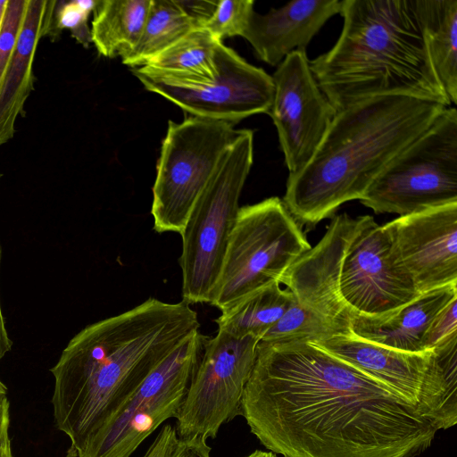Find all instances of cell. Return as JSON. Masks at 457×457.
Listing matches in <instances>:
<instances>
[{"label":"cell","instance_id":"cell-1","mask_svg":"<svg viewBox=\"0 0 457 457\" xmlns=\"http://www.w3.org/2000/svg\"><path fill=\"white\" fill-rule=\"evenodd\" d=\"M241 415L283 457H418L438 431L418 407L302 341L259 342Z\"/></svg>","mask_w":457,"mask_h":457},{"label":"cell","instance_id":"cell-2","mask_svg":"<svg viewBox=\"0 0 457 457\" xmlns=\"http://www.w3.org/2000/svg\"><path fill=\"white\" fill-rule=\"evenodd\" d=\"M196 330L190 303L150 297L73 337L50 370L54 423L71 441L67 457H78L144 379Z\"/></svg>","mask_w":457,"mask_h":457},{"label":"cell","instance_id":"cell-3","mask_svg":"<svg viewBox=\"0 0 457 457\" xmlns=\"http://www.w3.org/2000/svg\"><path fill=\"white\" fill-rule=\"evenodd\" d=\"M446 107L403 95L367 98L337 112L309 162L289 174L282 199L302 227L361 200L384 169Z\"/></svg>","mask_w":457,"mask_h":457},{"label":"cell","instance_id":"cell-4","mask_svg":"<svg viewBox=\"0 0 457 457\" xmlns=\"http://www.w3.org/2000/svg\"><path fill=\"white\" fill-rule=\"evenodd\" d=\"M334 46L310 61L336 112L359 101L403 95L452 105L430 62L416 0H342Z\"/></svg>","mask_w":457,"mask_h":457},{"label":"cell","instance_id":"cell-5","mask_svg":"<svg viewBox=\"0 0 457 457\" xmlns=\"http://www.w3.org/2000/svg\"><path fill=\"white\" fill-rule=\"evenodd\" d=\"M253 161V132L240 129L196 200L180 233L182 296L188 303H209L219 279L239 197Z\"/></svg>","mask_w":457,"mask_h":457},{"label":"cell","instance_id":"cell-6","mask_svg":"<svg viewBox=\"0 0 457 457\" xmlns=\"http://www.w3.org/2000/svg\"><path fill=\"white\" fill-rule=\"evenodd\" d=\"M418 407L437 430L457 423V333L432 350L406 353L352 333L312 343Z\"/></svg>","mask_w":457,"mask_h":457},{"label":"cell","instance_id":"cell-7","mask_svg":"<svg viewBox=\"0 0 457 457\" xmlns=\"http://www.w3.org/2000/svg\"><path fill=\"white\" fill-rule=\"evenodd\" d=\"M311 247L282 199L272 196L240 207L208 303L223 312L248 295L279 282Z\"/></svg>","mask_w":457,"mask_h":457},{"label":"cell","instance_id":"cell-8","mask_svg":"<svg viewBox=\"0 0 457 457\" xmlns=\"http://www.w3.org/2000/svg\"><path fill=\"white\" fill-rule=\"evenodd\" d=\"M400 216L457 203V111L446 107L384 169L360 200Z\"/></svg>","mask_w":457,"mask_h":457},{"label":"cell","instance_id":"cell-9","mask_svg":"<svg viewBox=\"0 0 457 457\" xmlns=\"http://www.w3.org/2000/svg\"><path fill=\"white\" fill-rule=\"evenodd\" d=\"M234 124L189 116L169 121L157 162L151 214L158 233L180 234L223 154L239 135Z\"/></svg>","mask_w":457,"mask_h":457},{"label":"cell","instance_id":"cell-10","mask_svg":"<svg viewBox=\"0 0 457 457\" xmlns=\"http://www.w3.org/2000/svg\"><path fill=\"white\" fill-rule=\"evenodd\" d=\"M205 338L196 330L178 345L90 437L78 457H129L163 421L176 419Z\"/></svg>","mask_w":457,"mask_h":457},{"label":"cell","instance_id":"cell-11","mask_svg":"<svg viewBox=\"0 0 457 457\" xmlns=\"http://www.w3.org/2000/svg\"><path fill=\"white\" fill-rule=\"evenodd\" d=\"M260 339L218 330L203 352L176 417L179 438H215L220 427L241 415Z\"/></svg>","mask_w":457,"mask_h":457},{"label":"cell","instance_id":"cell-12","mask_svg":"<svg viewBox=\"0 0 457 457\" xmlns=\"http://www.w3.org/2000/svg\"><path fill=\"white\" fill-rule=\"evenodd\" d=\"M216 75L207 80H179L143 67L133 74L148 91L188 112L190 116L235 124L258 113H268L274 84L263 69L253 66L221 43L217 53Z\"/></svg>","mask_w":457,"mask_h":457},{"label":"cell","instance_id":"cell-13","mask_svg":"<svg viewBox=\"0 0 457 457\" xmlns=\"http://www.w3.org/2000/svg\"><path fill=\"white\" fill-rule=\"evenodd\" d=\"M271 77L274 93L268 114L289 174H295L313 156L336 111L313 77L305 49L289 54Z\"/></svg>","mask_w":457,"mask_h":457},{"label":"cell","instance_id":"cell-14","mask_svg":"<svg viewBox=\"0 0 457 457\" xmlns=\"http://www.w3.org/2000/svg\"><path fill=\"white\" fill-rule=\"evenodd\" d=\"M340 295L352 314H392L421 294L399 264L383 225L371 220L350 245L343 262Z\"/></svg>","mask_w":457,"mask_h":457},{"label":"cell","instance_id":"cell-15","mask_svg":"<svg viewBox=\"0 0 457 457\" xmlns=\"http://www.w3.org/2000/svg\"><path fill=\"white\" fill-rule=\"evenodd\" d=\"M371 220L370 215L335 216L318 244L302 254L279 279L301 306L349 330L352 313L339 290L342 265L350 245Z\"/></svg>","mask_w":457,"mask_h":457},{"label":"cell","instance_id":"cell-16","mask_svg":"<svg viewBox=\"0 0 457 457\" xmlns=\"http://www.w3.org/2000/svg\"><path fill=\"white\" fill-rule=\"evenodd\" d=\"M399 264L420 294L457 283V203L383 224Z\"/></svg>","mask_w":457,"mask_h":457},{"label":"cell","instance_id":"cell-17","mask_svg":"<svg viewBox=\"0 0 457 457\" xmlns=\"http://www.w3.org/2000/svg\"><path fill=\"white\" fill-rule=\"evenodd\" d=\"M339 0H293L267 13L255 11L245 37L262 62L278 65L289 54L305 49L332 16L339 14Z\"/></svg>","mask_w":457,"mask_h":457},{"label":"cell","instance_id":"cell-18","mask_svg":"<svg viewBox=\"0 0 457 457\" xmlns=\"http://www.w3.org/2000/svg\"><path fill=\"white\" fill-rule=\"evenodd\" d=\"M56 1L27 0L16 45L0 87V146L14 135L17 117L23 113L34 88L33 61L37 44L50 36Z\"/></svg>","mask_w":457,"mask_h":457},{"label":"cell","instance_id":"cell-19","mask_svg":"<svg viewBox=\"0 0 457 457\" xmlns=\"http://www.w3.org/2000/svg\"><path fill=\"white\" fill-rule=\"evenodd\" d=\"M457 297V283L421 294L392 314L370 318L352 314L353 335L406 353H425V337L435 317Z\"/></svg>","mask_w":457,"mask_h":457},{"label":"cell","instance_id":"cell-20","mask_svg":"<svg viewBox=\"0 0 457 457\" xmlns=\"http://www.w3.org/2000/svg\"><path fill=\"white\" fill-rule=\"evenodd\" d=\"M427 51L451 104H457V0H416Z\"/></svg>","mask_w":457,"mask_h":457},{"label":"cell","instance_id":"cell-21","mask_svg":"<svg viewBox=\"0 0 457 457\" xmlns=\"http://www.w3.org/2000/svg\"><path fill=\"white\" fill-rule=\"evenodd\" d=\"M221 43L205 29H195L141 67L174 79L207 80L217 73V53Z\"/></svg>","mask_w":457,"mask_h":457},{"label":"cell","instance_id":"cell-22","mask_svg":"<svg viewBox=\"0 0 457 457\" xmlns=\"http://www.w3.org/2000/svg\"><path fill=\"white\" fill-rule=\"evenodd\" d=\"M151 0L97 1L93 11L91 40L98 53L108 58L120 56L137 43Z\"/></svg>","mask_w":457,"mask_h":457},{"label":"cell","instance_id":"cell-23","mask_svg":"<svg viewBox=\"0 0 457 457\" xmlns=\"http://www.w3.org/2000/svg\"><path fill=\"white\" fill-rule=\"evenodd\" d=\"M295 300L288 289H282L278 281L273 282L221 312L215 320L218 330L237 337L252 336L261 341Z\"/></svg>","mask_w":457,"mask_h":457},{"label":"cell","instance_id":"cell-24","mask_svg":"<svg viewBox=\"0 0 457 457\" xmlns=\"http://www.w3.org/2000/svg\"><path fill=\"white\" fill-rule=\"evenodd\" d=\"M195 29L177 0H151L142 34L135 46L120 55L121 61L129 67H141Z\"/></svg>","mask_w":457,"mask_h":457},{"label":"cell","instance_id":"cell-25","mask_svg":"<svg viewBox=\"0 0 457 457\" xmlns=\"http://www.w3.org/2000/svg\"><path fill=\"white\" fill-rule=\"evenodd\" d=\"M345 328L329 322L301 306L295 300L261 339L266 343H316L334 336L349 335Z\"/></svg>","mask_w":457,"mask_h":457},{"label":"cell","instance_id":"cell-26","mask_svg":"<svg viewBox=\"0 0 457 457\" xmlns=\"http://www.w3.org/2000/svg\"><path fill=\"white\" fill-rule=\"evenodd\" d=\"M253 5V0H220L204 29L220 41L243 37L254 12Z\"/></svg>","mask_w":457,"mask_h":457},{"label":"cell","instance_id":"cell-27","mask_svg":"<svg viewBox=\"0 0 457 457\" xmlns=\"http://www.w3.org/2000/svg\"><path fill=\"white\" fill-rule=\"evenodd\" d=\"M96 4L97 1L92 0L56 1L50 36H57L61 30L69 29L77 42L88 47L92 40L87 20Z\"/></svg>","mask_w":457,"mask_h":457},{"label":"cell","instance_id":"cell-28","mask_svg":"<svg viewBox=\"0 0 457 457\" xmlns=\"http://www.w3.org/2000/svg\"><path fill=\"white\" fill-rule=\"evenodd\" d=\"M27 0H7L0 24V87L16 45Z\"/></svg>","mask_w":457,"mask_h":457},{"label":"cell","instance_id":"cell-29","mask_svg":"<svg viewBox=\"0 0 457 457\" xmlns=\"http://www.w3.org/2000/svg\"><path fill=\"white\" fill-rule=\"evenodd\" d=\"M457 333V297L453 298L433 320L425 337L427 351Z\"/></svg>","mask_w":457,"mask_h":457},{"label":"cell","instance_id":"cell-30","mask_svg":"<svg viewBox=\"0 0 457 457\" xmlns=\"http://www.w3.org/2000/svg\"><path fill=\"white\" fill-rule=\"evenodd\" d=\"M205 438L194 436L179 438L168 457H211V447Z\"/></svg>","mask_w":457,"mask_h":457},{"label":"cell","instance_id":"cell-31","mask_svg":"<svg viewBox=\"0 0 457 457\" xmlns=\"http://www.w3.org/2000/svg\"><path fill=\"white\" fill-rule=\"evenodd\" d=\"M178 4L197 29L204 28L212 15L218 1L179 0Z\"/></svg>","mask_w":457,"mask_h":457},{"label":"cell","instance_id":"cell-32","mask_svg":"<svg viewBox=\"0 0 457 457\" xmlns=\"http://www.w3.org/2000/svg\"><path fill=\"white\" fill-rule=\"evenodd\" d=\"M176 428L163 426L143 457H168L178 440Z\"/></svg>","mask_w":457,"mask_h":457},{"label":"cell","instance_id":"cell-33","mask_svg":"<svg viewBox=\"0 0 457 457\" xmlns=\"http://www.w3.org/2000/svg\"><path fill=\"white\" fill-rule=\"evenodd\" d=\"M10 403L6 396L0 397V445L4 438L9 435Z\"/></svg>","mask_w":457,"mask_h":457},{"label":"cell","instance_id":"cell-34","mask_svg":"<svg viewBox=\"0 0 457 457\" xmlns=\"http://www.w3.org/2000/svg\"><path fill=\"white\" fill-rule=\"evenodd\" d=\"M1 177V175H0ZM0 261H1V248H0ZM12 342L11 341L7 329L5 328V322L2 312L1 302H0V361L3 357L11 350Z\"/></svg>","mask_w":457,"mask_h":457},{"label":"cell","instance_id":"cell-35","mask_svg":"<svg viewBox=\"0 0 457 457\" xmlns=\"http://www.w3.org/2000/svg\"><path fill=\"white\" fill-rule=\"evenodd\" d=\"M0 457H13L9 435L4 438L0 445Z\"/></svg>","mask_w":457,"mask_h":457},{"label":"cell","instance_id":"cell-36","mask_svg":"<svg viewBox=\"0 0 457 457\" xmlns=\"http://www.w3.org/2000/svg\"><path fill=\"white\" fill-rule=\"evenodd\" d=\"M246 457H277V455L270 451L256 450Z\"/></svg>","mask_w":457,"mask_h":457},{"label":"cell","instance_id":"cell-37","mask_svg":"<svg viewBox=\"0 0 457 457\" xmlns=\"http://www.w3.org/2000/svg\"><path fill=\"white\" fill-rule=\"evenodd\" d=\"M7 386L0 380V397L7 395Z\"/></svg>","mask_w":457,"mask_h":457},{"label":"cell","instance_id":"cell-38","mask_svg":"<svg viewBox=\"0 0 457 457\" xmlns=\"http://www.w3.org/2000/svg\"><path fill=\"white\" fill-rule=\"evenodd\" d=\"M6 1H1L0 0V24H1V21H2L3 15H4V7H5V4H6Z\"/></svg>","mask_w":457,"mask_h":457}]
</instances>
